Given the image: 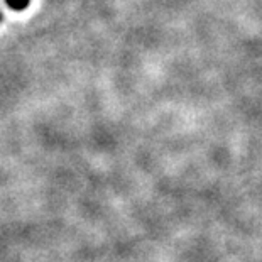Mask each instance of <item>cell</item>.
<instances>
[{
    "mask_svg": "<svg viewBox=\"0 0 262 262\" xmlns=\"http://www.w3.org/2000/svg\"><path fill=\"white\" fill-rule=\"evenodd\" d=\"M7 2V5L12 10H24L27 9V5H29L31 0H5Z\"/></svg>",
    "mask_w": 262,
    "mask_h": 262,
    "instance_id": "obj_1",
    "label": "cell"
},
{
    "mask_svg": "<svg viewBox=\"0 0 262 262\" xmlns=\"http://www.w3.org/2000/svg\"><path fill=\"white\" fill-rule=\"evenodd\" d=\"M0 20H2V12H0Z\"/></svg>",
    "mask_w": 262,
    "mask_h": 262,
    "instance_id": "obj_2",
    "label": "cell"
}]
</instances>
